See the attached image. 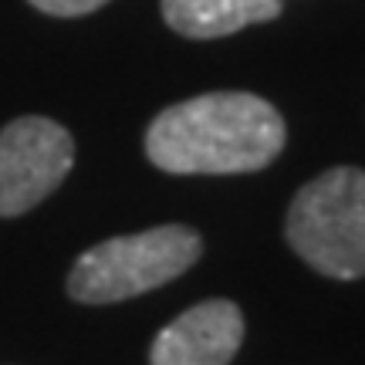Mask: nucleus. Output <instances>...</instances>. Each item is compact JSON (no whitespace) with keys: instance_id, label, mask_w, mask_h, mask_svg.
<instances>
[{"instance_id":"2","label":"nucleus","mask_w":365,"mask_h":365,"mask_svg":"<svg viewBox=\"0 0 365 365\" xmlns=\"http://www.w3.org/2000/svg\"><path fill=\"white\" fill-rule=\"evenodd\" d=\"M284 234L301 261L335 281L365 277V170L335 166L291 200Z\"/></svg>"},{"instance_id":"1","label":"nucleus","mask_w":365,"mask_h":365,"mask_svg":"<svg viewBox=\"0 0 365 365\" xmlns=\"http://www.w3.org/2000/svg\"><path fill=\"white\" fill-rule=\"evenodd\" d=\"M284 139V118L261 95L210 91L153 118L145 156L173 176H230L271 166Z\"/></svg>"},{"instance_id":"5","label":"nucleus","mask_w":365,"mask_h":365,"mask_svg":"<svg viewBox=\"0 0 365 365\" xmlns=\"http://www.w3.org/2000/svg\"><path fill=\"white\" fill-rule=\"evenodd\" d=\"M240 341V308L227 298H210L173 318L159 331L149 352V365H230Z\"/></svg>"},{"instance_id":"7","label":"nucleus","mask_w":365,"mask_h":365,"mask_svg":"<svg viewBox=\"0 0 365 365\" xmlns=\"http://www.w3.org/2000/svg\"><path fill=\"white\" fill-rule=\"evenodd\" d=\"M41 14H51V17H81L105 7L108 0H31Z\"/></svg>"},{"instance_id":"4","label":"nucleus","mask_w":365,"mask_h":365,"mask_svg":"<svg viewBox=\"0 0 365 365\" xmlns=\"http://www.w3.org/2000/svg\"><path fill=\"white\" fill-rule=\"evenodd\" d=\"M75 166V139L44 115L14 118L0 132V217H21L51 196Z\"/></svg>"},{"instance_id":"6","label":"nucleus","mask_w":365,"mask_h":365,"mask_svg":"<svg viewBox=\"0 0 365 365\" xmlns=\"http://www.w3.org/2000/svg\"><path fill=\"white\" fill-rule=\"evenodd\" d=\"M281 0H163L166 24L193 41H213L237 34L250 24L274 21Z\"/></svg>"},{"instance_id":"3","label":"nucleus","mask_w":365,"mask_h":365,"mask_svg":"<svg viewBox=\"0 0 365 365\" xmlns=\"http://www.w3.org/2000/svg\"><path fill=\"white\" fill-rule=\"evenodd\" d=\"M203 240L193 227L166 223L143 234L102 240L68 274V294L81 304H115L176 281L200 261Z\"/></svg>"}]
</instances>
